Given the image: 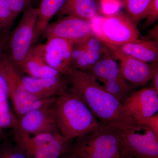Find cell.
Returning a JSON list of instances; mask_svg holds the SVG:
<instances>
[{
	"label": "cell",
	"instance_id": "cell-9",
	"mask_svg": "<svg viewBox=\"0 0 158 158\" xmlns=\"http://www.w3.org/2000/svg\"><path fill=\"white\" fill-rule=\"evenodd\" d=\"M38 12V8L30 4L23 11L19 23L9 38L10 59L17 67L33 45Z\"/></svg>",
	"mask_w": 158,
	"mask_h": 158
},
{
	"label": "cell",
	"instance_id": "cell-22",
	"mask_svg": "<svg viewBox=\"0 0 158 158\" xmlns=\"http://www.w3.org/2000/svg\"><path fill=\"white\" fill-rule=\"evenodd\" d=\"M19 120L17 116L11 113L8 103L0 104V128H17Z\"/></svg>",
	"mask_w": 158,
	"mask_h": 158
},
{
	"label": "cell",
	"instance_id": "cell-2",
	"mask_svg": "<svg viewBox=\"0 0 158 158\" xmlns=\"http://www.w3.org/2000/svg\"><path fill=\"white\" fill-rule=\"evenodd\" d=\"M53 109L58 131L70 141L100 126L81 98L69 86L56 97Z\"/></svg>",
	"mask_w": 158,
	"mask_h": 158
},
{
	"label": "cell",
	"instance_id": "cell-7",
	"mask_svg": "<svg viewBox=\"0 0 158 158\" xmlns=\"http://www.w3.org/2000/svg\"><path fill=\"white\" fill-rule=\"evenodd\" d=\"M84 71L102 82L105 90L114 95L123 104L129 95L131 86L122 75L119 65L112 56L108 48L92 68Z\"/></svg>",
	"mask_w": 158,
	"mask_h": 158
},
{
	"label": "cell",
	"instance_id": "cell-20",
	"mask_svg": "<svg viewBox=\"0 0 158 158\" xmlns=\"http://www.w3.org/2000/svg\"><path fill=\"white\" fill-rule=\"evenodd\" d=\"M66 0H41L38 8V17L34 31L33 44L43 34L52 18L57 14Z\"/></svg>",
	"mask_w": 158,
	"mask_h": 158
},
{
	"label": "cell",
	"instance_id": "cell-30",
	"mask_svg": "<svg viewBox=\"0 0 158 158\" xmlns=\"http://www.w3.org/2000/svg\"><path fill=\"white\" fill-rule=\"evenodd\" d=\"M144 38L158 42V25L157 24L152 29L148 32L147 35Z\"/></svg>",
	"mask_w": 158,
	"mask_h": 158
},
{
	"label": "cell",
	"instance_id": "cell-17",
	"mask_svg": "<svg viewBox=\"0 0 158 158\" xmlns=\"http://www.w3.org/2000/svg\"><path fill=\"white\" fill-rule=\"evenodd\" d=\"M18 67L33 77H52L62 74L46 63L43 56L42 44L31 48Z\"/></svg>",
	"mask_w": 158,
	"mask_h": 158
},
{
	"label": "cell",
	"instance_id": "cell-15",
	"mask_svg": "<svg viewBox=\"0 0 158 158\" xmlns=\"http://www.w3.org/2000/svg\"><path fill=\"white\" fill-rule=\"evenodd\" d=\"M73 44L72 41L59 37L48 38L45 44H42L46 63L63 74L70 66Z\"/></svg>",
	"mask_w": 158,
	"mask_h": 158
},
{
	"label": "cell",
	"instance_id": "cell-32",
	"mask_svg": "<svg viewBox=\"0 0 158 158\" xmlns=\"http://www.w3.org/2000/svg\"><path fill=\"white\" fill-rule=\"evenodd\" d=\"M3 48H4V43L2 41V40L0 37V58L2 56V52Z\"/></svg>",
	"mask_w": 158,
	"mask_h": 158
},
{
	"label": "cell",
	"instance_id": "cell-12",
	"mask_svg": "<svg viewBox=\"0 0 158 158\" xmlns=\"http://www.w3.org/2000/svg\"><path fill=\"white\" fill-rule=\"evenodd\" d=\"M92 34L90 20L65 16L50 23L43 34L47 39L59 37L74 43L85 39Z\"/></svg>",
	"mask_w": 158,
	"mask_h": 158
},
{
	"label": "cell",
	"instance_id": "cell-4",
	"mask_svg": "<svg viewBox=\"0 0 158 158\" xmlns=\"http://www.w3.org/2000/svg\"><path fill=\"white\" fill-rule=\"evenodd\" d=\"M92 32L106 45L118 46L139 38L137 24L125 11L91 20Z\"/></svg>",
	"mask_w": 158,
	"mask_h": 158
},
{
	"label": "cell",
	"instance_id": "cell-26",
	"mask_svg": "<svg viewBox=\"0 0 158 158\" xmlns=\"http://www.w3.org/2000/svg\"><path fill=\"white\" fill-rule=\"evenodd\" d=\"M144 23L145 27H148L157 21L158 20V0H153L149 12Z\"/></svg>",
	"mask_w": 158,
	"mask_h": 158
},
{
	"label": "cell",
	"instance_id": "cell-28",
	"mask_svg": "<svg viewBox=\"0 0 158 158\" xmlns=\"http://www.w3.org/2000/svg\"><path fill=\"white\" fill-rule=\"evenodd\" d=\"M146 126L150 129L158 136V113L148 118L143 124Z\"/></svg>",
	"mask_w": 158,
	"mask_h": 158
},
{
	"label": "cell",
	"instance_id": "cell-24",
	"mask_svg": "<svg viewBox=\"0 0 158 158\" xmlns=\"http://www.w3.org/2000/svg\"><path fill=\"white\" fill-rule=\"evenodd\" d=\"M0 158H28L19 146L6 145L0 148Z\"/></svg>",
	"mask_w": 158,
	"mask_h": 158
},
{
	"label": "cell",
	"instance_id": "cell-8",
	"mask_svg": "<svg viewBox=\"0 0 158 158\" xmlns=\"http://www.w3.org/2000/svg\"><path fill=\"white\" fill-rule=\"evenodd\" d=\"M119 152L120 156L135 158L158 156V136L146 126L136 123L123 131Z\"/></svg>",
	"mask_w": 158,
	"mask_h": 158
},
{
	"label": "cell",
	"instance_id": "cell-19",
	"mask_svg": "<svg viewBox=\"0 0 158 158\" xmlns=\"http://www.w3.org/2000/svg\"><path fill=\"white\" fill-rule=\"evenodd\" d=\"M100 13L97 0H66L57 14L60 16H73L91 20Z\"/></svg>",
	"mask_w": 158,
	"mask_h": 158
},
{
	"label": "cell",
	"instance_id": "cell-14",
	"mask_svg": "<svg viewBox=\"0 0 158 158\" xmlns=\"http://www.w3.org/2000/svg\"><path fill=\"white\" fill-rule=\"evenodd\" d=\"M106 45L113 56L119 61L120 73L127 82L136 86H142L151 80L152 65L122 52L116 46Z\"/></svg>",
	"mask_w": 158,
	"mask_h": 158
},
{
	"label": "cell",
	"instance_id": "cell-3",
	"mask_svg": "<svg viewBox=\"0 0 158 158\" xmlns=\"http://www.w3.org/2000/svg\"><path fill=\"white\" fill-rule=\"evenodd\" d=\"M123 131L100 125L77 138L69 152L77 158H119Z\"/></svg>",
	"mask_w": 158,
	"mask_h": 158
},
{
	"label": "cell",
	"instance_id": "cell-11",
	"mask_svg": "<svg viewBox=\"0 0 158 158\" xmlns=\"http://www.w3.org/2000/svg\"><path fill=\"white\" fill-rule=\"evenodd\" d=\"M123 104L136 123L143 124L148 118L157 113L158 93L152 88H143L129 95Z\"/></svg>",
	"mask_w": 158,
	"mask_h": 158
},
{
	"label": "cell",
	"instance_id": "cell-25",
	"mask_svg": "<svg viewBox=\"0 0 158 158\" xmlns=\"http://www.w3.org/2000/svg\"><path fill=\"white\" fill-rule=\"evenodd\" d=\"M15 16L20 14L31 4L32 0H5Z\"/></svg>",
	"mask_w": 158,
	"mask_h": 158
},
{
	"label": "cell",
	"instance_id": "cell-10",
	"mask_svg": "<svg viewBox=\"0 0 158 158\" xmlns=\"http://www.w3.org/2000/svg\"><path fill=\"white\" fill-rule=\"evenodd\" d=\"M107 49L104 43L93 33L85 39L73 43L70 66L83 71L90 69Z\"/></svg>",
	"mask_w": 158,
	"mask_h": 158
},
{
	"label": "cell",
	"instance_id": "cell-16",
	"mask_svg": "<svg viewBox=\"0 0 158 158\" xmlns=\"http://www.w3.org/2000/svg\"><path fill=\"white\" fill-rule=\"evenodd\" d=\"M22 81L27 91L32 96L39 99L56 97L69 87L63 74L49 78L22 76Z\"/></svg>",
	"mask_w": 158,
	"mask_h": 158
},
{
	"label": "cell",
	"instance_id": "cell-5",
	"mask_svg": "<svg viewBox=\"0 0 158 158\" xmlns=\"http://www.w3.org/2000/svg\"><path fill=\"white\" fill-rule=\"evenodd\" d=\"M0 73L5 78L8 87L10 100L18 119L30 110L52 103L56 97L39 99L31 95L26 90L22 81V76L10 58H0Z\"/></svg>",
	"mask_w": 158,
	"mask_h": 158
},
{
	"label": "cell",
	"instance_id": "cell-13",
	"mask_svg": "<svg viewBox=\"0 0 158 158\" xmlns=\"http://www.w3.org/2000/svg\"><path fill=\"white\" fill-rule=\"evenodd\" d=\"M53 102L28 111L18 119V127L13 130L30 135L59 132L54 117Z\"/></svg>",
	"mask_w": 158,
	"mask_h": 158
},
{
	"label": "cell",
	"instance_id": "cell-21",
	"mask_svg": "<svg viewBox=\"0 0 158 158\" xmlns=\"http://www.w3.org/2000/svg\"><path fill=\"white\" fill-rule=\"evenodd\" d=\"M153 0H121L125 11L136 24L147 17Z\"/></svg>",
	"mask_w": 158,
	"mask_h": 158
},
{
	"label": "cell",
	"instance_id": "cell-35",
	"mask_svg": "<svg viewBox=\"0 0 158 158\" xmlns=\"http://www.w3.org/2000/svg\"><path fill=\"white\" fill-rule=\"evenodd\" d=\"M144 158H158V156H153L146 157Z\"/></svg>",
	"mask_w": 158,
	"mask_h": 158
},
{
	"label": "cell",
	"instance_id": "cell-23",
	"mask_svg": "<svg viewBox=\"0 0 158 158\" xmlns=\"http://www.w3.org/2000/svg\"><path fill=\"white\" fill-rule=\"evenodd\" d=\"M16 17L5 0H0V33L9 30Z\"/></svg>",
	"mask_w": 158,
	"mask_h": 158
},
{
	"label": "cell",
	"instance_id": "cell-1",
	"mask_svg": "<svg viewBox=\"0 0 158 158\" xmlns=\"http://www.w3.org/2000/svg\"><path fill=\"white\" fill-rule=\"evenodd\" d=\"M63 75L101 125L124 131L136 124L121 102L89 74L69 66Z\"/></svg>",
	"mask_w": 158,
	"mask_h": 158
},
{
	"label": "cell",
	"instance_id": "cell-18",
	"mask_svg": "<svg viewBox=\"0 0 158 158\" xmlns=\"http://www.w3.org/2000/svg\"><path fill=\"white\" fill-rule=\"evenodd\" d=\"M116 47L122 52L142 62H158V42L145 38H138Z\"/></svg>",
	"mask_w": 158,
	"mask_h": 158
},
{
	"label": "cell",
	"instance_id": "cell-6",
	"mask_svg": "<svg viewBox=\"0 0 158 158\" xmlns=\"http://www.w3.org/2000/svg\"><path fill=\"white\" fill-rule=\"evenodd\" d=\"M13 131L15 143L28 158H60L70 147L71 141L59 132L30 135Z\"/></svg>",
	"mask_w": 158,
	"mask_h": 158
},
{
	"label": "cell",
	"instance_id": "cell-29",
	"mask_svg": "<svg viewBox=\"0 0 158 158\" xmlns=\"http://www.w3.org/2000/svg\"><path fill=\"white\" fill-rule=\"evenodd\" d=\"M153 68V73L151 80H152V87L156 92L158 93V62L152 63Z\"/></svg>",
	"mask_w": 158,
	"mask_h": 158
},
{
	"label": "cell",
	"instance_id": "cell-27",
	"mask_svg": "<svg viewBox=\"0 0 158 158\" xmlns=\"http://www.w3.org/2000/svg\"><path fill=\"white\" fill-rule=\"evenodd\" d=\"M9 91L5 78L0 73V104L8 103Z\"/></svg>",
	"mask_w": 158,
	"mask_h": 158
},
{
	"label": "cell",
	"instance_id": "cell-31",
	"mask_svg": "<svg viewBox=\"0 0 158 158\" xmlns=\"http://www.w3.org/2000/svg\"><path fill=\"white\" fill-rule=\"evenodd\" d=\"M60 158H77L75 156L73 155L71 153L69 152H68L64 155L62 156Z\"/></svg>",
	"mask_w": 158,
	"mask_h": 158
},
{
	"label": "cell",
	"instance_id": "cell-33",
	"mask_svg": "<svg viewBox=\"0 0 158 158\" xmlns=\"http://www.w3.org/2000/svg\"><path fill=\"white\" fill-rule=\"evenodd\" d=\"M3 135H4V131H3V130L2 129L0 128V141L1 139L2 138Z\"/></svg>",
	"mask_w": 158,
	"mask_h": 158
},
{
	"label": "cell",
	"instance_id": "cell-34",
	"mask_svg": "<svg viewBox=\"0 0 158 158\" xmlns=\"http://www.w3.org/2000/svg\"><path fill=\"white\" fill-rule=\"evenodd\" d=\"M119 158H135L133 157L129 156H120Z\"/></svg>",
	"mask_w": 158,
	"mask_h": 158
}]
</instances>
